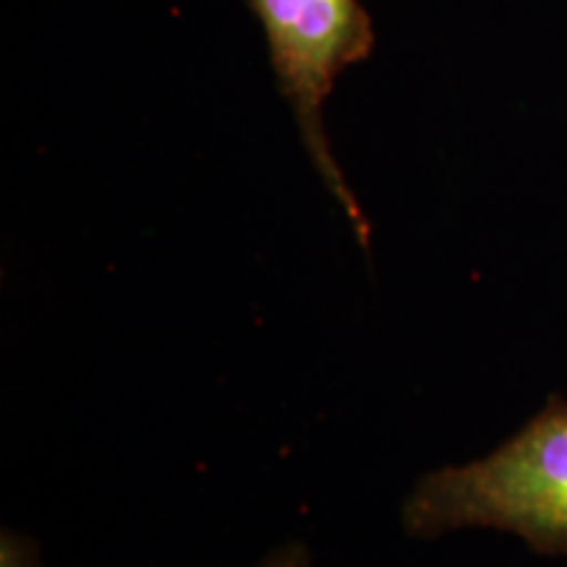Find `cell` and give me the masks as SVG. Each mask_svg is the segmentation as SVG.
I'll return each mask as SVG.
<instances>
[{
	"label": "cell",
	"instance_id": "3",
	"mask_svg": "<svg viewBox=\"0 0 567 567\" xmlns=\"http://www.w3.org/2000/svg\"><path fill=\"white\" fill-rule=\"evenodd\" d=\"M0 567H45L40 544L32 536L3 528V534H0Z\"/></svg>",
	"mask_w": 567,
	"mask_h": 567
},
{
	"label": "cell",
	"instance_id": "2",
	"mask_svg": "<svg viewBox=\"0 0 567 567\" xmlns=\"http://www.w3.org/2000/svg\"><path fill=\"white\" fill-rule=\"evenodd\" d=\"M266 32L271 66L281 95L295 113L302 145L339 208L347 213L358 243L371 247V224L354 200L331 151L323 105L337 76L373 53V21L363 0H247Z\"/></svg>",
	"mask_w": 567,
	"mask_h": 567
},
{
	"label": "cell",
	"instance_id": "4",
	"mask_svg": "<svg viewBox=\"0 0 567 567\" xmlns=\"http://www.w3.org/2000/svg\"><path fill=\"white\" fill-rule=\"evenodd\" d=\"M255 567H310V551L302 542H289L284 547L274 549L264 563Z\"/></svg>",
	"mask_w": 567,
	"mask_h": 567
},
{
	"label": "cell",
	"instance_id": "1",
	"mask_svg": "<svg viewBox=\"0 0 567 567\" xmlns=\"http://www.w3.org/2000/svg\"><path fill=\"white\" fill-rule=\"evenodd\" d=\"M413 538L494 528L567 557V400H555L476 463L425 473L402 507Z\"/></svg>",
	"mask_w": 567,
	"mask_h": 567
}]
</instances>
